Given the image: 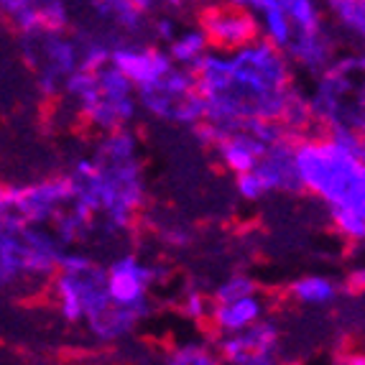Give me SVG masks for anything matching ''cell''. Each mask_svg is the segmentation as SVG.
<instances>
[{
  "label": "cell",
  "mask_w": 365,
  "mask_h": 365,
  "mask_svg": "<svg viewBox=\"0 0 365 365\" xmlns=\"http://www.w3.org/2000/svg\"><path fill=\"white\" fill-rule=\"evenodd\" d=\"M299 184L319 195L332 210L365 212L363 158L340 148L332 138L302 143L294 151Z\"/></svg>",
  "instance_id": "6da1fadb"
},
{
  "label": "cell",
  "mask_w": 365,
  "mask_h": 365,
  "mask_svg": "<svg viewBox=\"0 0 365 365\" xmlns=\"http://www.w3.org/2000/svg\"><path fill=\"white\" fill-rule=\"evenodd\" d=\"M202 31L210 46L220 51H235L258 38V21L250 11L232 6H210L202 13Z\"/></svg>",
  "instance_id": "7a4b0ae2"
},
{
  "label": "cell",
  "mask_w": 365,
  "mask_h": 365,
  "mask_svg": "<svg viewBox=\"0 0 365 365\" xmlns=\"http://www.w3.org/2000/svg\"><path fill=\"white\" fill-rule=\"evenodd\" d=\"M153 281V271L138 261L135 256H125L115 261L108 271V297L110 304L125 307L143 317L148 312L146 292Z\"/></svg>",
  "instance_id": "3957f363"
},
{
  "label": "cell",
  "mask_w": 365,
  "mask_h": 365,
  "mask_svg": "<svg viewBox=\"0 0 365 365\" xmlns=\"http://www.w3.org/2000/svg\"><path fill=\"white\" fill-rule=\"evenodd\" d=\"M110 64L120 69L140 90L153 87L174 67L171 56L161 49H115L110 51Z\"/></svg>",
  "instance_id": "277c9868"
},
{
  "label": "cell",
  "mask_w": 365,
  "mask_h": 365,
  "mask_svg": "<svg viewBox=\"0 0 365 365\" xmlns=\"http://www.w3.org/2000/svg\"><path fill=\"white\" fill-rule=\"evenodd\" d=\"M222 156V164L227 166L235 174H245V171H253L258 164V158L266 153V143H261L258 138H253L250 133H245L243 128L227 133L222 140H217L215 146Z\"/></svg>",
  "instance_id": "5b68a950"
},
{
  "label": "cell",
  "mask_w": 365,
  "mask_h": 365,
  "mask_svg": "<svg viewBox=\"0 0 365 365\" xmlns=\"http://www.w3.org/2000/svg\"><path fill=\"white\" fill-rule=\"evenodd\" d=\"M261 317H263V302L256 294L240 297L235 302H225V304H215L212 309L215 327L220 332H225V335H232V332H240V329L250 327Z\"/></svg>",
  "instance_id": "8992f818"
},
{
  "label": "cell",
  "mask_w": 365,
  "mask_h": 365,
  "mask_svg": "<svg viewBox=\"0 0 365 365\" xmlns=\"http://www.w3.org/2000/svg\"><path fill=\"white\" fill-rule=\"evenodd\" d=\"M287 46L294 59L299 64H304L307 69H312V72L324 69L329 64V59H332V43L322 34V29H312V31L294 29V36Z\"/></svg>",
  "instance_id": "52a82bcc"
},
{
  "label": "cell",
  "mask_w": 365,
  "mask_h": 365,
  "mask_svg": "<svg viewBox=\"0 0 365 365\" xmlns=\"http://www.w3.org/2000/svg\"><path fill=\"white\" fill-rule=\"evenodd\" d=\"M245 350V365H268L274 363L276 342H279V327L271 322H253L250 327L237 332Z\"/></svg>",
  "instance_id": "ba28073f"
},
{
  "label": "cell",
  "mask_w": 365,
  "mask_h": 365,
  "mask_svg": "<svg viewBox=\"0 0 365 365\" xmlns=\"http://www.w3.org/2000/svg\"><path fill=\"white\" fill-rule=\"evenodd\" d=\"M289 294H292L297 302L302 304H329L335 302L337 297V287L335 281L324 279V276H304V279L294 281L289 287Z\"/></svg>",
  "instance_id": "9c48e42d"
},
{
  "label": "cell",
  "mask_w": 365,
  "mask_h": 365,
  "mask_svg": "<svg viewBox=\"0 0 365 365\" xmlns=\"http://www.w3.org/2000/svg\"><path fill=\"white\" fill-rule=\"evenodd\" d=\"M205 51H210V41L202 29L187 31L184 36L171 38V43H169L171 61H174V64H184V67H189V69L195 67Z\"/></svg>",
  "instance_id": "30bf717a"
},
{
  "label": "cell",
  "mask_w": 365,
  "mask_h": 365,
  "mask_svg": "<svg viewBox=\"0 0 365 365\" xmlns=\"http://www.w3.org/2000/svg\"><path fill=\"white\" fill-rule=\"evenodd\" d=\"M46 34H49L46 43H43V54L49 61L46 72L56 74V77H67L72 69H77V49H74V43L56 36L54 31H46Z\"/></svg>",
  "instance_id": "8fae6325"
},
{
  "label": "cell",
  "mask_w": 365,
  "mask_h": 365,
  "mask_svg": "<svg viewBox=\"0 0 365 365\" xmlns=\"http://www.w3.org/2000/svg\"><path fill=\"white\" fill-rule=\"evenodd\" d=\"M258 16H261V21H263V34H266V41L274 43L276 49H281V46H287V43L292 41L294 24H292V19L287 16V11H284L276 0L268 8H263Z\"/></svg>",
  "instance_id": "7c38bea8"
},
{
  "label": "cell",
  "mask_w": 365,
  "mask_h": 365,
  "mask_svg": "<svg viewBox=\"0 0 365 365\" xmlns=\"http://www.w3.org/2000/svg\"><path fill=\"white\" fill-rule=\"evenodd\" d=\"M54 289H56V297H59V307L64 319L67 322H79L85 314H82V302H79V292H77V276L61 271L54 281Z\"/></svg>",
  "instance_id": "4fadbf2b"
},
{
  "label": "cell",
  "mask_w": 365,
  "mask_h": 365,
  "mask_svg": "<svg viewBox=\"0 0 365 365\" xmlns=\"http://www.w3.org/2000/svg\"><path fill=\"white\" fill-rule=\"evenodd\" d=\"M95 77H98V87H100V95H103L105 100H120V98H128L130 90H133V82H130L125 74L120 72L118 67H113V64H105V67H100L98 72H95Z\"/></svg>",
  "instance_id": "5bb4252c"
},
{
  "label": "cell",
  "mask_w": 365,
  "mask_h": 365,
  "mask_svg": "<svg viewBox=\"0 0 365 365\" xmlns=\"http://www.w3.org/2000/svg\"><path fill=\"white\" fill-rule=\"evenodd\" d=\"M153 87H156L161 95H166L169 100H179V98H184V95H189V92H195L197 77H195L192 69H174L171 67Z\"/></svg>",
  "instance_id": "9a60e30c"
},
{
  "label": "cell",
  "mask_w": 365,
  "mask_h": 365,
  "mask_svg": "<svg viewBox=\"0 0 365 365\" xmlns=\"http://www.w3.org/2000/svg\"><path fill=\"white\" fill-rule=\"evenodd\" d=\"M205 108H207L205 95H200V92L195 90V92H189V95H184V98L174 100L169 118L182 123V125H197V123L205 120Z\"/></svg>",
  "instance_id": "2e32d148"
},
{
  "label": "cell",
  "mask_w": 365,
  "mask_h": 365,
  "mask_svg": "<svg viewBox=\"0 0 365 365\" xmlns=\"http://www.w3.org/2000/svg\"><path fill=\"white\" fill-rule=\"evenodd\" d=\"M276 3L287 11L294 29H299V31L319 29V16H317V8L312 0H276Z\"/></svg>",
  "instance_id": "e0dca14e"
},
{
  "label": "cell",
  "mask_w": 365,
  "mask_h": 365,
  "mask_svg": "<svg viewBox=\"0 0 365 365\" xmlns=\"http://www.w3.org/2000/svg\"><path fill=\"white\" fill-rule=\"evenodd\" d=\"M329 6L340 19L345 29L355 31L358 36H363L365 31V0H329Z\"/></svg>",
  "instance_id": "ac0fdd59"
},
{
  "label": "cell",
  "mask_w": 365,
  "mask_h": 365,
  "mask_svg": "<svg viewBox=\"0 0 365 365\" xmlns=\"http://www.w3.org/2000/svg\"><path fill=\"white\" fill-rule=\"evenodd\" d=\"M85 113H87V120H90V125H95V128H100V130H108V133H110V130L120 128V125H125V123H123V118H120V113H118L115 100L100 98L98 103L92 105V108H87Z\"/></svg>",
  "instance_id": "d6986e66"
},
{
  "label": "cell",
  "mask_w": 365,
  "mask_h": 365,
  "mask_svg": "<svg viewBox=\"0 0 365 365\" xmlns=\"http://www.w3.org/2000/svg\"><path fill=\"white\" fill-rule=\"evenodd\" d=\"M103 156H108V161H130L135 156V138L128 130H110L103 146Z\"/></svg>",
  "instance_id": "ffe728a7"
},
{
  "label": "cell",
  "mask_w": 365,
  "mask_h": 365,
  "mask_svg": "<svg viewBox=\"0 0 365 365\" xmlns=\"http://www.w3.org/2000/svg\"><path fill=\"white\" fill-rule=\"evenodd\" d=\"M98 6L103 13L113 16L120 26L125 29H138L140 26V11L130 3V0H98Z\"/></svg>",
  "instance_id": "44dd1931"
},
{
  "label": "cell",
  "mask_w": 365,
  "mask_h": 365,
  "mask_svg": "<svg viewBox=\"0 0 365 365\" xmlns=\"http://www.w3.org/2000/svg\"><path fill=\"white\" fill-rule=\"evenodd\" d=\"M248 294H256V281L248 279V276H230L225 284H220L217 292H215V304H225V302H235L240 297H248Z\"/></svg>",
  "instance_id": "7402d4cb"
},
{
  "label": "cell",
  "mask_w": 365,
  "mask_h": 365,
  "mask_svg": "<svg viewBox=\"0 0 365 365\" xmlns=\"http://www.w3.org/2000/svg\"><path fill=\"white\" fill-rule=\"evenodd\" d=\"M38 11V19H41L43 31H54L59 34L64 26H67V8L61 6V0H34Z\"/></svg>",
  "instance_id": "603a6c76"
},
{
  "label": "cell",
  "mask_w": 365,
  "mask_h": 365,
  "mask_svg": "<svg viewBox=\"0 0 365 365\" xmlns=\"http://www.w3.org/2000/svg\"><path fill=\"white\" fill-rule=\"evenodd\" d=\"M171 363L177 365H210V363H217L215 355H210V347L205 345H197V342H189V345L179 347L174 353L169 355Z\"/></svg>",
  "instance_id": "cb8c5ba5"
},
{
  "label": "cell",
  "mask_w": 365,
  "mask_h": 365,
  "mask_svg": "<svg viewBox=\"0 0 365 365\" xmlns=\"http://www.w3.org/2000/svg\"><path fill=\"white\" fill-rule=\"evenodd\" d=\"M64 87H67L69 95H74V98H82V95H87V92H92L95 87H98V77H95V72H87V69H72V72L67 74V82H64Z\"/></svg>",
  "instance_id": "d4e9b609"
},
{
  "label": "cell",
  "mask_w": 365,
  "mask_h": 365,
  "mask_svg": "<svg viewBox=\"0 0 365 365\" xmlns=\"http://www.w3.org/2000/svg\"><path fill=\"white\" fill-rule=\"evenodd\" d=\"M237 192L245 200H261L266 195V187H263L256 171H245V174H237Z\"/></svg>",
  "instance_id": "484cf974"
},
{
  "label": "cell",
  "mask_w": 365,
  "mask_h": 365,
  "mask_svg": "<svg viewBox=\"0 0 365 365\" xmlns=\"http://www.w3.org/2000/svg\"><path fill=\"white\" fill-rule=\"evenodd\" d=\"M56 266H59L64 274H82V271H87L92 263H90V258L82 256V253H67V256H59Z\"/></svg>",
  "instance_id": "4316f807"
},
{
  "label": "cell",
  "mask_w": 365,
  "mask_h": 365,
  "mask_svg": "<svg viewBox=\"0 0 365 365\" xmlns=\"http://www.w3.org/2000/svg\"><path fill=\"white\" fill-rule=\"evenodd\" d=\"M110 61V51L105 49V46H92V49H87L85 59H82V64H79V69H87V72H98L100 67H105Z\"/></svg>",
  "instance_id": "83f0119b"
},
{
  "label": "cell",
  "mask_w": 365,
  "mask_h": 365,
  "mask_svg": "<svg viewBox=\"0 0 365 365\" xmlns=\"http://www.w3.org/2000/svg\"><path fill=\"white\" fill-rule=\"evenodd\" d=\"M210 309H215L212 304H210V299L207 297H202V294H189V299H187V314L189 317H195V319H202V317H210L212 312Z\"/></svg>",
  "instance_id": "f1b7e54d"
},
{
  "label": "cell",
  "mask_w": 365,
  "mask_h": 365,
  "mask_svg": "<svg viewBox=\"0 0 365 365\" xmlns=\"http://www.w3.org/2000/svg\"><path fill=\"white\" fill-rule=\"evenodd\" d=\"M332 69H337V72H342V74H350L353 69L360 72V69H363V56H345V59L335 61V67Z\"/></svg>",
  "instance_id": "f546056e"
},
{
  "label": "cell",
  "mask_w": 365,
  "mask_h": 365,
  "mask_svg": "<svg viewBox=\"0 0 365 365\" xmlns=\"http://www.w3.org/2000/svg\"><path fill=\"white\" fill-rule=\"evenodd\" d=\"M31 3H34V0H0V8H3L8 16H16L21 8L31 6Z\"/></svg>",
  "instance_id": "4dcf8cb0"
},
{
  "label": "cell",
  "mask_w": 365,
  "mask_h": 365,
  "mask_svg": "<svg viewBox=\"0 0 365 365\" xmlns=\"http://www.w3.org/2000/svg\"><path fill=\"white\" fill-rule=\"evenodd\" d=\"M158 38H161V41H171V38H174V24H171V21H158Z\"/></svg>",
  "instance_id": "1f68e13d"
},
{
  "label": "cell",
  "mask_w": 365,
  "mask_h": 365,
  "mask_svg": "<svg viewBox=\"0 0 365 365\" xmlns=\"http://www.w3.org/2000/svg\"><path fill=\"white\" fill-rule=\"evenodd\" d=\"M92 171H95V164H92V161H79L77 164V177H90Z\"/></svg>",
  "instance_id": "d6a6232c"
},
{
  "label": "cell",
  "mask_w": 365,
  "mask_h": 365,
  "mask_svg": "<svg viewBox=\"0 0 365 365\" xmlns=\"http://www.w3.org/2000/svg\"><path fill=\"white\" fill-rule=\"evenodd\" d=\"M130 3H133V6L138 8L140 13H143V11H151V8H153V0H130Z\"/></svg>",
  "instance_id": "836d02e7"
},
{
  "label": "cell",
  "mask_w": 365,
  "mask_h": 365,
  "mask_svg": "<svg viewBox=\"0 0 365 365\" xmlns=\"http://www.w3.org/2000/svg\"><path fill=\"white\" fill-rule=\"evenodd\" d=\"M232 8H240V11H248V0H230Z\"/></svg>",
  "instance_id": "e575fe53"
},
{
  "label": "cell",
  "mask_w": 365,
  "mask_h": 365,
  "mask_svg": "<svg viewBox=\"0 0 365 365\" xmlns=\"http://www.w3.org/2000/svg\"><path fill=\"white\" fill-rule=\"evenodd\" d=\"M164 3H169V6H182L184 0H164Z\"/></svg>",
  "instance_id": "d590c367"
}]
</instances>
